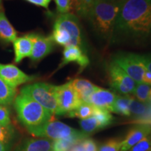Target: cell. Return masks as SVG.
<instances>
[{"mask_svg": "<svg viewBox=\"0 0 151 151\" xmlns=\"http://www.w3.org/2000/svg\"><path fill=\"white\" fill-rule=\"evenodd\" d=\"M115 29L132 37H151V0H125L118 14Z\"/></svg>", "mask_w": 151, "mask_h": 151, "instance_id": "obj_1", "label": "cell"}, {"mask_svg": "<svg viewBox=\"0 0 151 151\" xmlns=\"http://www.w3.org/2000/svg\"><path fill=\"white\" fill-rule=\"evenodd\" d=\"M92 116L97 118L98 122H99L101 129L108 127L113 123V120H114V118L111 114V112H109V111L104 110V109L96 108V107H94V113Z\"/></svg>", "mask_w": 151, "mask_h": 151, "instance_id": "obj_25", "label": "cell"}, {"mask_svg": "<svg viewBox=\"0 0 151 151\" xmlns=\"http://www.w3.org/2000/svg\"><path fill=\"white\" fill-rule=\"evenodd\" d=\"M27 131L34 137L50 139L52 141L65 139L71 136L79 135L83 133L60 121H50L38 127L30 128Z\"/></svg>", "mask_w": 151, "mask_h": 151, "instance_id": "obj_6", "label": "cell"}, {"mask_svg": "<svg viewBox=\"0 0 151 151\" xmlns=\"http://www.w3.org/2000/svg\"><path fill=\"white\" fill-rule=\"evenodd\" d=\"M52 38L54 42L60 46H78L83 48L82 35L79 26L78 19L71 13L60 14L53 25Z\"/></svg>", "mask_w": 151, "mask_h": 151, "instance_id": "obj_4", "label": "cell"}, {"mask_svg": "<svg viewBox=\"0 0 151 151\" xmlns=\"http://www.w3.org/2000/svg\"><path fill=\"white\" fill-rule=\"evenodd\" d=\"M14 108L18 120L27 129L50 121L53 116L35 100L20 93L15 98Z\"/></svg>", "mask_w": 151, "mask_h": 151, "instance_id": "obj_3", "label": "cell"}, {"mask_svg": "<svg viewBox=\"0 0 151 151\" xmlns=\"http://www.w3.org/2000/svg\"><path fill=\"white\" fill-rule=\"evenodd\" d=\"M139 123H146V124H151V118L148 119V120H142V121H140V122H139Z\"/></svg>", "mask_w": 151, "mask_h": 151, "instance_id": "obj_39", "label": "cell"}, {"mask_svg": "<svg viewBox=\"0 0 151 151\" xmlns=\"http://www.w3.org/2000/svg\"><path fill=\"white\" fill-rule=\"evenodd\" d=\"M55 94L58 106V116L69 114L83 103L73 89L71 81L55 86Z\"/></svg>", "mask_w": 151, "mask_h": 151, "instance_id": "obj_7", "label": "cell"}, {"mask_svg": "<svg viewBox=\"0 0 151 151\" xmlns=\"http://www.w3.org/2000/svg\"><path fill=\"white\" fill-rule=\"evenodd\" d=\"M71 62H76L81 68V70L85 69L89 65V58L85 52L78 46L65 47L63 51V58L60 68L67 65Z\"/></svg>", "mask_w": 151, "mask_h": 151, "instance_id": "obj_14", "label": "cell"}, {"mask_svg": "<svg viewBox=\"0 0 151 151\" xmlns=\"http://www.w3.org/2000/svg\"><path fill=\"white\" fill-rule=\"evenodd\" d=\"M15 136L16 132L12 125L4 126L0 124V142L9 146L14 139Z\"/></svg>", "mask_w": 151, "mask_h": 151, "instance_id": "obj_28", "label": "cell"}, {"mask_svg": "<svg viewBox=\"0 0 151 151\" xmlns=\"http://www.w3.org/2000/svg\"><path fill=\"white\" fill-rule=\"evenodd\" d=\"M151 133V124L139 123L134 126L122 141L120 151H127Z\"/></svg>", "mask_w": 151, "mask_h": 151, "instance_id": "obj_12", "label": "cell"}, {"mask_svg": "<svg viewBox=\"0 0 151 151\" xmlns=\"http://www.w3.org/2000/svg\"><path fill=\"white\" fill-rule=\"evenodd\" d=\"M130 101H131V97L129 95H117L116 99L113 103L111 112L124 116H131L129 109Z\"/></svg>", "mask_w": 151, "mask_h": 151, "instance_id": "obj_20", "label": "cell"}, {"mask_svg": "<svg viewBox=\"0 0 151 151\" xmlns=\"http://www.w3.org/2000/svg\"><path fill=\"white\" fill-rule=\"evenodd\" d=\"M151 150V133L137 143L127 151H149Z\"/></svg>", "mask_w": 151, "mask_h": 151, "instance_id": "obj_31", "label": "cell"}, {"mask_svg": "<svg viewBox=\"0 0 151 151\" xmlns=\"http://www.w3.org/2000/svg\"><path fill=\"white\" fill-rule=\"evenodd\" d=\"M54 43L55 42L51 36L43 37L35 34L32 50L29 57L31 61L37 62L43 59L52 51Z\"/></svg>", "mask_w": 151, "mask_h": 151, "instance_id": "obj_11", "label": "cell"}, {"mask_svg": "<svg viewBox=\"0 0 151 151\" xmlns=\"http://www.w3.org/2000/svg\"><path fill=\"white\" fill-rule=\"evenodd\" d=\"M2 9H3L2 3H1V0H0V11H2Z\"/></svg>", "mask_w": 151, "mask_h": 151, "instance_id": "obj_41", "label": "cell"}, {"mask_svg": "<svg viewBox=\"0 0 151 151\" xmlns=\"http://www.w3.org/2000/svg\"><path fill=\"white\" fill-rule=\"evenodd\" d=\"M94 110V107L90 104L83 102L78 108L71 111L67 116L71 118H78L81 120H84L92 116Z\"/></svg>", "mask_w": 151, "mask_h": 151, "instance_id": "obj_22", "label": "cell"}, {"mask_svg": "<svg viewBox=\"0 0 151 151\" xmlns=\"http://www.w3.org/2000/svg\"><path fill=\"white\" fill-rule=\"evenodd\" d=\"M149 151H151V150H149Z\"/></svg>", "mask_w": 151, "mask_h": 151, "instance_id": "obj_43", "label": "cell"}, {"mask_svg": "<svg viewBox=\"0 0 151 151\" xmlns=\"http://www.w3.org/2000/svg\"><path fill=\"white\" fill-rule=\"evenodd\" d=\"M69 151H85V150L83 148L82 144H81V141L76 144L74 146H73Z\"/></svg>", "mask_w": 151, "mask_h": 151, "instance_id": "obj_37", "label": "cell"}, {"mask_svg": "<svg viewBox=\"0 0 151 151\" xmlns=\"http://www.w3.org/2000/svg\"><path fill=\"white\" fill-rule=\"evenodd\" d=\"M94 0H73V8L79 16L88 18Z\"/></svg>", "mask_w": 151, "mask_h": 151, "instance_id": "obj_24", "label": "cell"}, {"mask_svg": "<svg viewBox=\"0 0 151 151\" xmlns=\"http://www.w3.org/2000/svg\"><path fill=\"white\" fill-rule=\"evenodd\" d=\"M120 1H125V0H120Z\"/></svg>", "mask_w": 151, "mask_h": 151, "instance_id": "obj_42", "label": "cell"}, {"mask_svg": "<svg viewBox=\"0 0 151 151\" xmlns=\"http://www.w3.org/2000/svg\"><path fill=\"white\" fill-rule=\"evenodd\" d=\"M0 124L4 126L11 125L10 111L6 106L0 105Z\"/></svg>", "mask_w": 151, "mask_h": 151, "instance_id": "obj_32", "label": "cell"}, {"mask_svg": "<svg viewBox=\"0 0 151 151\" xmlns=\"http://www.w3.org/2000/svg\"><path fill=\"white\" fill-rule=\"evenodd\" d=\"M25 1H28L30 4H32L34 5L48 9L49 4L51 2L52 0H25Z\"/></svg>", "mask_w": 151, "mask_h": 151, "instance_id": "obj_35", "label": "cell"}, {"mask_svg": "<svg viewBox=\"0 0 151 151\" xmlns=\"http://www.w3.org/2000/svg\"><path fill=\"white\" fill-rule=\"evenodd\" d=\"M122 141L118 139H111L99 145L97 151H120Z\"/></svg>", "mask_w": 151, "mask_h": 151, "instance_id": "obj_29", "label": "cell"}, {"mask_svg": "<svg viewBox=\"0 0 151 151\" xmlns=\"http://www.w3.org/2000/svg\"><path fill=\"white\" fill-rule=\"evenodd\" d=\"M116 97L117 95L114 92L99 87L90 97L89 104L96 108L104 109L111 112Z\"/></svg>", "mask_w": 151, "mask_h": 151, "instance_id": "obj_13", "label": "cell"}, {"mask_svg": "<svg viewBox=\"0 0 151 151\" xmlns=\"http://www.w3.org/2000/svg\"><path fill=\"white\" fill-rule=\"evenodd\" d=\"M73 89L78 94L83 102L89 104L90 97L99 87L94 85L90 81L83 78H76L71 81Z\"/></svg>", "mask_w": 151, "mask_h": 151, "instance_id": "obj_17", "label": "cell"}, {"mask_svg": "<svg viewBox=\"0 0 151 151\" xmlns=\"http://www.w3.org/2000/svg\"><path fill=\"white\" fill-rule=\"evenodd\" d=\"M88 137V135L82 133L79 135L71 136L65 139L53 141L52 151H69L76 144Z\"/></svg>", "mask_w": 151, "mask_h": 151, "instance_id": "obj_19", "label": "cell"}, {"mask_svg": "<svg viewBox=\"0 0 151 151\" xmlns=\"http://www.w3.org/2000/svg\"><path fill=\"white\" fill-rule=\"evenodd\" d=\"M16 38V31L9 22L4 11H0V39L5 43H10L14 42Z\"/></svg>", "mask_w": 151, "mask_h": 151, "instance_id": "obj_18", "label": "cell"}, {"mask_svg": "<svg viewBox=\"0 0 151 151\" xmlns=\"http://www.w3.org/2000/svg\"><path fill=\"white\" fill-rule=\"evenodd\" d=\"M0 151H9V146L0 142Z\"/></svg>", "mask_w": 151, "mask_h": 151, "instance_id": "obj_38", "label": "cell"}, {"mask_svg": "<svg viewBox=\"0 0 151 151\" xmlns=\"http://www.w3.org/2000/svg\"><path fill=\"white\" fill-rule=\"evenodd\" d=\"M109 83L113 89L124 95L133 93L137 82L112 62L109 66Z\"/></svg>", "mask_w": 151, "mask_h": 151, "instance_id": "obj_9", "label": "cell"}, {"mask_svg": "<svg viewBox=\"0 0 151 151\" xmlns=\"http://www.w3.org/2000/svg\"><path fill=\"white\" fill-rule=\"evenodd\" d=\"M142 82L151 86V73L146 69L145 71L144 74H143Z\"/></svg>", "mask_w": 151, "mask_h": 151, "instance_id": "obj_36", "label": "cell"}, {"mask_svg": "<svg viewBox=\"0 0 151 151\" xmlns=\"http://www.w3.org/2000/svg\"><path fill=\"white\" fill-rule=\"evenodd\" d=\"M120 0H94L88 19L97 34L106 39H111L122 4Z\"/></svg>", "mask_w": 151, "mask_h": 151, "instance_id": "obj_2", "label": "cell"}, {"mask_svg": "<svg viewBox=\"0 0 151 151\" xmlns=\"http://www.w3.org/2000/svg\"><path fill=\"white\" fill-rule=\"evenodd\" d=\"M139 56H140L141 61L146 70L151 73V54L139 55Z\"/></svg>", "mask_w": 151, "mask_h": 151, "instance_id": "obj_34", "label": "cell"}, {"mask_svg": "<svg viewBox=\"0 0 151 151\" xmlns=\"http://www.w3.org/2000/svg\"><path fill=\"white\" fill-rule=\"evenodd\" d=\"M148 104L149 105L151 106V89L150 90V92H149V96H148Z\"/></svg>", "mask_w": 151, "mask_h": 151, "instance_id": "obj_40", "label": "cell"}, {"mask_svg": "<svg viewBox=\"0 0 151 151\" xmlns=\"http://www.w3.org/2000/svg\"><path fill=\"white\" fill-rule=\"evenodd\" d=\"M53 141L44 138L27 139L20 143L16 151H52Z\"/></svg>", "mask_w": 151, "mask_h": 151, "instance_id": "obj_16", "label": "cell"}, {"mask_svg": "<svg viewBox=\"0 0 151 151\" xmlns=\"http://www.w3.org/2000/svg\"><path fill=\"white\" fill-rule=\"evenodd\" d=\"M147 104H148L142 103L134 98L131 97L129 106L131 115L137 117H141L146 115L148 111V106Z\"/></svg>", "mask_w": 151, "mask_h": 151, "instance_id": "obj_27", "label": "cell"}, {"mask_svg": "<svg viewBox=\"0 0 151 151\" xmlns=\"http://www.w3.org/2000/svg\"><path fill=\"white\" fill-rule=\"evenodd\" d=\"M0 77L11 88H16L20 85L33 81L35 76H29L13 65L0 63Z\"/></svg>", "mask_w": 151, "mask_h": 151, "instance_id": "obj_10", "label": "cell"}, {"mask_svg": "<svg viewBox=\"0 0 151 151\" xmlns=\"http://www.w3.org/2000/svg\"><path fill=\"white\" fill-rule=\"evenodd\" d=\"M20 94L29 96L52 115H58L55 86L46 83H35L24 86L20 90Z\"/></svg>", "mask_w": 151, "mask_h": 151, "instance_id": "obj_5", "label": "cell"}, {"mask_svg": "<svg viewBox=\"0 0 151 151\" xmlns=\"http://www.w3.org/2000/svg\"><path fill=\"white\" fill-rule=\"evenodd\" d=\"M113 62L121 68L136 82H142L146 68L141 61L139 55L120 52L113 57Z\"/></svg>", "mask_w": 151, "mask_h": 151, "instance_id": "obj_8", "label": "cell"}, {"mask_svg": "<svg viewBox=\"0 0 151 151\" xmlns=\"http://www.w3.org/2000/svg\"><path fill=\"white\" fill-rule=\"evenodd\" d=\"M151 89V86L143 82L137 83L133 93L138 101L144 104H148L149 92Z\"/></svg>", "mask_w": 151, "mask_h": 151, "instance_id": "obj_26", "label": "cell"}, {"mask_svg": "<svg viewBox=\"0 0 151 151\" xmlns=\"http://www.w3.org/2000/svg\"><path fill=\"white\" fill-rule=\"evenodd\" d=\"M35 35V34H30L17 37L13 42L15 52L14 61L16 63H20L24 58L31 55Z\"/></svg>", "mask_w": 151, "mask_h": 151, "instance_id": "obj_15", "label": "cell"}, {"mask_svg": "<svg viewBox=\"0 0 151 151\" xmlns=\"http://www.w3.org/2000/svg\"><path fill=\"white\" fill-rule=\"evenodd\" d=\"M81 144L85 151H97V145L93 139H86L81 141Z\"/></svg>", "mask_w": 151, "mask_h": 151, "instance_id": "obj_33", "label": "cell"}, {"mask_svg": "<svg viewBox=\"0 0 151 151\" xmlns=\"http://www.w3.org/2000/svg\"><path fill=\"white\" fill-rule=\"evenodd\" d=\"M55 2L60 14L69 13L73 8V0H55Z\"/></svg>", "mask_w": 151, "mask_h": 151, "instance_id": "obj_30", "label": "cell"}, {"mask_svg": "<svg viewBox=\"0 0 151 151\" xmlns=\"http://www.w3.org/2000/svg\"><path fill=\"white\" fill-rule=\"evenodd\" d=\"M79 124L82 129L81 131L88 136L92 134L100 129H102L97 118L93 116L88 118L84 119V120H81L79 122Z\"/></svg>", "mask_w": 151, "mask_h": 151, "instance_id": "obj_23", "label": "cell"}, {"mask_svg": "<svg viewBox=\"0 0 151 151\" xmlns=\"http://www.w3.org/2000/svg\"><path fill=\"white\" fill-rule=\"evenodd\" d=\"M16 90L9 86L0 77V105L9 106L14 101Z\"/></svg>", "mask_w": 151, "mask_h": 151, "instance_id": "obj_21", "label": "cell"}]
</instances>
